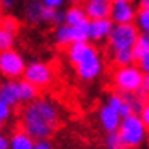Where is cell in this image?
Returning a JSON list of instances; mask_svg holds the SVG:
<instances>
[{"label": "cell", "instance_id": "1", "mask_svg": "<svg viewBox=\"0 0 149 149\" xmlns=\"http://www.w3.org/2000/svg\"><path fill=\"white\" fill-rule=\"evenodd\" d=\"M58 125V109L51 100L38 98L27 102L22 113V127L35 140L49 138Z\"/></svg>", "mask_w": 149, "mask_h": 149}, {"label": "cell", "instance_id": "2", "mask_svg": "<svg viewBox=\"0 0 149 149\" xmlns=\"http://www.w3.org/2000/svg\"><path fill=\"white\" fill-rule=\"evenodd\" d=\"M118 133L122 136L124 147H140L147 138V127L136 113H131L122 118L118 125Z\"/></svg>", "mask_w": 149, "mask_h": 149}, {"label": "cell", "instance_id": "3", "mask_svg": "<svg viewBox=\"0 0 149 149\" xmlns=\"http://www.w3.org/2000/svg\"><path fill=\"white\" fill-rule=\"evenodd\" d=\"M115 87L120 93H142V82H144V71L135 64L129 65H118V69L113 74Z\"/></svg>", "mask_w": 149, "mask_h": 149}, {"label": "cell", "instance_id": "4", "mask_svg": "<svg viewBox=\"0 0 149 149\" xmlns=\"http://www.w3.org/2000/svg\"><path fill=\"white\" fill-rule=\"evenodd\" d=\"M138 35H140V31L135 26V22H129V24H115L109 36H107L111 51L133 49V46L138 40Z\"/></svg>", "mask_w": 149, "mask_h": 149}, {"label": "cell", "instance_id": "5", "mask_svg": "<svg viewBox=\"0 0 149 149\" xmlns=\"http://www.w3.org/2000/svg\"><path fill=\"white\" fill-rule=\"evenodd\" d=\"M73 65H74V69H77L78 77L82 80H87V82L95 80L102 73V58H100L98 51L95 49L93 44H89L87 49H86V53L82 55Z\"/></svg>", "mask_w": 149, "mask_h": 149}, {"label": "cell", "instance_id": "6", "mask_svg": "<svg viewBox=\"0 0 149 149\" xmlns=\"http://www.w3.org/2000/svg\"><path fill=\"white\" fill-rule=\"evenodd\" d=\"M24 69L26 60L18 51H15L13 47L0 51V74H4L9 80H17L24 74Z\"/></svg>", "mask_w": 149, "mask_h": 149}, {"label": "cell", "instance_id": "7", "mask_svg": "<svg viewBox=\"0 0 149 149\" xmlns=\"http://www.w3.org/2000/svg\"><path fill=\"white\" fill-rule=\"evenodd\" d=\"M55 40L58 46H69L78 40H89V20H84L77 26L60 24L55 31Z\"/></svg>", "mask_w": 149, "mask_h": 149}, {"label": "cell", "instance_id": "8", "mask_svg": "<svg viewBox=\"0 0 149 149\" xmlns=\"http://www.w3.org/2000/svg\"><path fill=\"white\" fill-rule=\"evenodd\" d=\"M22 77L40 89V87H47L53 82V69L46 62H31L26 65Z\"/></svg>", "mask_w": 149, "mask_h": 149}, {"label": "cell", "instance_id": "9", "mask_svg": "<svg viewBox=\"0 0 149 149\" xmlns=\"http://www.w3.org/2000/svg\"><path fill=\"white\" fill-rule=\"evenodd\" d=\"M136 9L133 6V0H111V11L109 18L115 24H129L135 22Z\"/></svg>", "mask_w": 149, "mask_h": 149}, {"label": "cell", "instance_id": "10", "mask_svg": "<svg viewBox=\"0 0 149 149\" xmlns=\"http://www.w3.org/2000/svg\"><path fill=\"white\" fill-rule=\"evenodd\" d=\"M113 26H115V22L109 17L89 20V40H93V42L106 40L111 33V29H113Z\"/></svg>", "mask_w": 149, "mask_h": 149}, {"label": "cell", "instance_id": "11", "mask_svg": "<svg viewBox=\"0 0 149 149\" xmlns=\"http://www.w3.org/2000/svg\"><path fill=\"white\" fill-rule=\"evenodd\" d=\"M98 120H100L102 129L107 133V131H116V129H118L122 116L118 115L111 106H107V104H106V106H102V107L98 109Z\"/></svg>", "mask_w": 149, "mask_h": 149}, {"label": "cell", "instance_id": "12", "mask_svg": "<svg viewBox=\"0 0 149 149\" xmlns=\"http://www.w3.org/2000/svg\"><path fill=\"white\" fill-rule=\"evenodd\" d=\"M84 11H86L89 20L106 18V17H109L111 2H106V0H87V2L84 4Z\"/></svg>", "mask_w": 149, "mask_h": 149}, {"label": "cell", "instance_id": "13", "mask_svg": "<svg viewBox=\"0 0 149 149\" xmlns=\"http://www.w3.org/2000/svg\"><path fill=\"white\" fill-rule=\"evenodd\" d=\"M0 98L4 102H7L9 106H17L20 104V98H18V89H17V80H9L0 84Z\"/></svg>", "mask_w": 149, "mask_h": 149}, {"label": "cell", "instance_id": "14", "mask_svg": "<svg viewBox=\"0 0 149 149\" xmlns=\"http://www.w3.org/2000/svg\"><path fill=\"white\" fill-rule=\"evenodd\" d=\"M44 9H46V6L40 0H31L24 9L26 20L31 22V24H42L44 22Z\"/></svg>", "mask_w": 149, "mask_h": 149}, {"label": "cell", "instance_id": "15", "mask_svg": "<svg viewBox=\"0 0 149 149\" xmlns=\"http://www.w3.org/2000/svg\"><path fill=\"white\" fill-rule=\"evenodd\" d=\"M17 89H18V98L24 104L31 102V100H35L36 96H38V87L33 86L31 82H27L26 78L17 80Z\"/></svg>", "mask_w": 149, "mask_h": 149}, {"label": "cell", "instance_id": "16", "mask_svg": "<svg viewBox=\"0 0 149 149\" xmlns=\"http://www.w3.org/2000/svg\"><path fill=\"white\" fill-rule=\"evenodd\" d=\"M84 20H89V18H87L84 7H82L80 4H71L69 9L64 11V24L77 26V24H82Z\"/></svg>", "mask_w": 149, "mask_h": 149}, {"label": "cell", "instance_id": "17", "mask_svg": "<svg viewBox=\"0 0 149 149\" xmlns=\"http://www.w3.org/2000/svg\"><path fill=\"white\" fill-rule=\"evenodd\" d=\"M9 147L11 149H35V138L27 135L26 131H18L9 138Z\"/></svg>", "mask_w": 149, "mask_h": 149}, {"label": "cell", "instance_id": "18", "mask_svg": "<svg viewBox=\"0 0 149 149\" xmlns=\"http://www.w3.org/2000/svg\"><path fill=\"white\" fill-rule=\"evenodd\" d=\"M106 104L113 107L122 118H124V116H127V115H131V107L127 106V102H125V98L122 96V93H113V95H109Z\"/></svg>", "mask_w": 149, "mask_h": 149}, {"label": "cell", "instance_id": "19", "mask_svg": "<svg viewBox=\"0 0 149 149\" xmlns=\"http://www.w3.org/2000/svg\"><path fill=\"white\" fill-rule=\"evenodd\" d=\"M122 96L125 98V102H127V106L131 107V113H140L142 111V107H144V98L140 96V91L138 93H122Z\"/></svg>", "mask_w": 149, "mask_h": 149}, {"label": "cell", "instance_id": "20", "mask_svg": "<svg viewBox=\"0 0 149 149\" xmlns=\"http://www.w3.org/2000/svg\"><path fill=\"white\" fill-rule=\"evenodd\" d=\"M135 26L140 33H149V7H140L135 17Z\"/></svg>", "mask_w": 149, "mask_h": 149}, {"label": "cell", "instance_id": "21", "mask_svg": "<svg viewBox=\"0 0 149 149\" xmlns=\"http://www.w3.org/2000/svg\"><path fill=\"white\" fill-rule=\"evenodd\" d=\"M149 49V33H140L138 35V40L136 44L133 46V56H135V60H138L140 56H142L146 51Z\"/></svg>", "mask_w": 149, "mask_h": 149}, {"label": "cell", "instance_id": "22", "mask_svg": "<svg viewBox=\"0 0 149 149\" xmlns=\"http://www.w3.org/2000/svg\"><path fill=\"white\" fill-rule=\"evenodd\" d=\"M113 62L116 65H129L135 64V56H133L131 49H120V51H113Z\"/></svg>", "mask_w": 149, "mask_h": 149}, {"label": "cell", "instance_id": "23", "mask_svg": "<svg viewBox=\"0 0 149 149\" xmlns=\"http://www.w3.org/2000/svg\"><path fill=\"white\" fill-rule=\"evenodd\" d=\"M104 146L107 149H122L124 147V142H122V136L120 133L116 131H107L106 133V138H104Z\"/></svg>", "mask_w": 149, "mask_h": 149}, {"label": "cell", "instance_id": "24", "mask_svg": "<svg viewBox=\"0 0 149 149\" xmlns=\"http://www.w3.org/2000/svg\"><path fill=\"white\" fill-rule=\"evenodd\" d=\"M15 46V33L13 31H7L0 26V51H6V49H11Z\"/></svg>", "mask_w": 149, "mask_h": 149}, {"label": "cell", "instance_id": "25", "mask_svg": "<svg viewBox=\"0 0 149 149\" xmlns=\"http://www.w3.org/2000/svg\"><path fill=\"white\" fill-rule=\"evenodd\" d=\"M0 26H2L4 29H7V31L17 33V29H18V20H17V18H13V17H2V22H0Z\"/></svg>", "mask_w": 149, "mask_h": 149}, {"label": "cell", "instance_id": "26", "mask_svg": "<svg viewBox=\"0 0 149 149\" xmlns=\"http://www.w3.org/2000/svg\"><path fill=\"white\" fill-rule=\"evenodd\" d=\"M9 118H11V106L0 98V124H4Z\"/></svg>", "mask_w": 149, "mask_h": 149}, {"label": "cell", "instance_id": "27", "mask_svg": "<svg viewBox=\"0 0 149 149\" xmlns=\"http://www.w3.org/2000/svg\"><path fill=\"white\" fill-rule=\"evenodd\" d=\"M136 62H138V68H140V69H142L144 73H149V49H147V51H146V53H144L142 56H140V58H138V60H136Z\"/></svg>", "mask_w": 149, "mask_h": 149}, {"label": "cell", "instance_id": "28", "mask_svg": "<svg viewBox=\"0 0 149 149\" xmlns=\"http://www.w3.org/2000/svg\"><path fill=\"white\" fill-rule=\"evenodd\" d=\"M40 2L46 7H51V9H62V6H64L65 0H40Z\"/></svg>", "mask_w": 149, "mask_h": 149}, {"label": "cell", "instance_id": "29", "mask_svg": "<svg viewBox=\"0 0 149 149\" xmlns=\"http://www.w3.org/2000/svg\"><path fill=\"white\" fill-rule=\"evenodd\" d=\"M140 118H142V122L146 124V127H147V131H149V102H146L144 104V107H142V111H140Z\"/></svg>", "mask_w": 149, "mask_h": 149}, {"label": "cell", "instance_id": "30", "mask_svg": "<svg viewBox=\"0 0 149 149\" xmlns=\"http://www.w3.org/2000/svg\"><path fill=\"white\" fill-rule=\"evenodd\" d=\"M35 149H51L49 138H40V140H35Z\"/></svg>", "mask_w": 149, "mask_h": 149}, {"label": "cell", "instance_id": "31", "mask_svg": "<svg viewBox=\"0 0 149 149\" xmlns=\"http://www.w3.org/2000/svg\"><path fill=\"white\" fill-rule=\"evenodd\" d=\"M0 7H2V11H9L15 7V0H0Z\"/></svg>", "mask_w": 149, "mask_h": 149}, {"label": "cell", "instance_id": "32", "mask_svg": "<svg viewBox=\"0 0 149 149\" xmlns=\"http://www.w3.org/2000/svg\"><path fill=\"white\" fill-rule=\"evenodd\" d=\"M142 93L149 96V73H144V82H142Z\"/></svg>", "mask_w": 149, "mask_h": 149}, {"label": "cell", "instance_id": "33", "mask_svg": "<svg viewBox=\"0 0 149 149\" xmlns=\"http://www.w3.org/2000/svg\"><path fill=\"white\" fill-rule=\"evenodd\" d=\"M0 149H9V140L0 133Z\"/></svg>", "mask_w": 149, "mask_h": 149}, {"label": "cell", "instance_id": "34", "mask_svg": "<svg viewBox=\"0 0 149 149\" xmlns=\"http://www.w3.org/2000/svg\"><path fill=\"white\" fill-rule=\"evenodd\" d=\"M140 7H149V0H140Z\"/></svg>", "mask_w": 149, "mask_h": 149}, {"label": "cell", "instance_id": "35", "mask_svg": "<svg viewBox=\"0 0 149 149\" xmlns=\"http://www.w3.org/2000/svg\"><path fill=\"white\" fill-rule=\"evenodd\" d=\"M65 2H69V4H80L82 0H65Z\"/></svg>", "mask_w": 149, "mask_h": 149}, {"label": "cell", "instance_id": "36", "mask_svg": "<svg viewBox=\"0 0 149 149\" xmlns=\"http://www.w3.org/2000/svg\"><path fill=\"white\" fill-rule=\"evenodd\" d=\"M2 17H4V13H2V7H0V22H2Z\"/></svg>", "mask_w": 149, "mask_h": 149}, {"label": "cell", "instance_id": "37", "mask_svg": "<svg viewBox=\"0 0 149 149\" xmlns=\"http://www.w3.org/2000/svg\"><path fill=\"white\" fill-rule=\"evenodd\" d=\"M0 129H2V124H0Z\"/></svg>", "mask_w": 149, "mask_h": 149}, {"label": "cell", "instance_id": "38", "mask_svg": "<svg viewBox=\"0 0 149 149\" xmlns=\"http://www.w3.org/2000/svg\"><path fill=\"white\" fill-rule=\"evenodd\" d=\"M106 2H111V0H106Z\"/></svg>", "mask_w": 149, "mask_h": 149}]
</instances>
